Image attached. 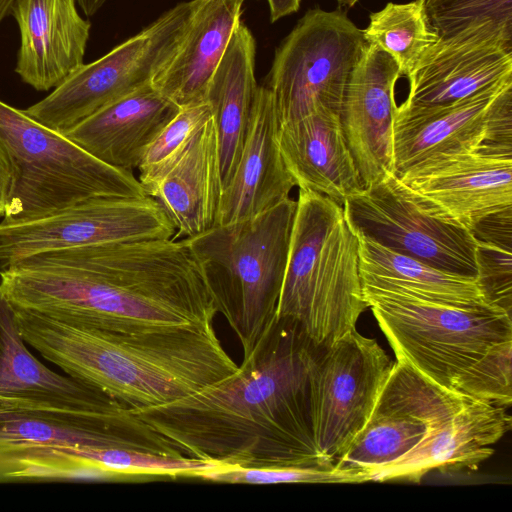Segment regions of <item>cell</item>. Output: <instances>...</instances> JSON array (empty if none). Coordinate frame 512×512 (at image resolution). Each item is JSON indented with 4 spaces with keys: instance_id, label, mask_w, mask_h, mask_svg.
<instances>
[{
    "instance_id": "cell-29",
    "label": "cell",
    "mask_w": 512,
    "mask_h": 512,
    "mask_svg": "<svg viewBox=\"0 0 512 512\" xmlns=\"http://www.w3.org/2000/svg\"><path fill=\"white\" fill-rule=\"evenodd\" d=\"M362 31L369 44H375L393 56L405 77L439 39L429 24L425 0L404 4L390 2L370 14L369 24Z\"/></svg>"
},
{
    "instance_id": "cell-23",
    "label": "cell",
    "mask_w": 512,
    "mask_h": 512,
    "mask_svg": "<svg viewBox=\"0 0 512 512\" xmlns=\"http://www.w3.org/2000/svg\"><path fill=\"white\" fill-rule=\"evenodd\" d=\"M277 141L299 189L314 191L343 206L364 188L338 112L320 107L300 119L282 123Z\"/></svg>"
},
{
    "instance_id": "cell-14",
    "label": "cell",
    "mask_w": 512,
    "mask_h": 512,
    "mask_svg": "<svg viewBox=\"0 0 512 512\" xmlns=\"http://www.w3.org/2000/svg\"><path fill=\"white\" fill-rule=\"evenodd\" d=\"M466 396L436 385L396 360L367 422L334 467L370 481L415 448L430 425Z\"/></svg>"
},
{
    "instance_id": "cell-9",
    "label": "cell",
    "mask_w": 512,
    "mask_h": 512,
    "mask_svg": "<svg viewBox=\"0 0 512 512\" xmlns=\"http://www.w3.org/2000/svg\"><path fill=\"white\" fill-rule=\"evenodd\" d=\"M368 44L344 12L308 10L277 48L265 83L280 124L320 107L340 114L350 75Z\"/></svg>"
},
{
    "instance_id": "cell-24",
    "label": "cell",
    "mask_w": 512,
    "mask_h": 512,
    "mask_svg": "<svg viewBox=\"0 0 512 512\" xmlns=\"http://www.w3.org/2000/svg\"><path fill=\"white\" fill-rule=\"evenodd\" d=\"M179 109L150 84L107 104L65 135L105 164L132 172Z\"/></svg>"
},
{
    "instance_id": "cell-34",
    "label": "cell",
    "mask_w": 512,
    "mask_h": 512,
    "mask_svg": "<svg viewBox=\"0 0 512 512\" xmlns=\"http://www.w3.org/2000/svg\"><path fill=\"white\" fill-rule=\"evenodd\" d=\"M511 355L512 342L497 346L458 378L453 390L509 408L512 402Z\"/></svg>"
},
{
    "instance_id": "cell-35",
    "label": "cell",
    "mask_w": 512,
    "mask_h": 512,
    "mask_svg": "<svg viewBox=\"0 0 512 512\" xmlns=\"http://www.w3.org/2000/svg\"><path fill=\"white\" fill-rule=\"evenodd\" d=\"M301 0H267L271 22L298 11Z\"/></svg>"
},
{
    "instance_id": "cell-26",
    "label": "cell",
    "mask_w": 512,
    "mask_h": 512,
    "mask_svg": "<svg viewBox=\"0 0 512 512\" xmlns=\"http://www.w3.org/2000/svg\"><path fill=\"white\" fill-rule=\"evenodd\" d=\"M111 399L38 360L27 348L14 309L0 291V408H80Z\"/></svg>"
},
{
    "instance_id": "cell-11",
    "label": "cell",
    "mask_w": 512,
    "mask_h": 512,
    "mask_svg": "<svg viewBox=\"0 0 512 512\" xmlns=\"http://www.w3.org/2000/svg\"><path fill=\"white\" fill-rule=\"evenodd\" d=\"M342 208L354 231L380 245L439 270L477 278L472 232L424 211L395 173L364 187Z\"/></svg>"
},
{
    "instance_id": "cell-38",
    "label": "cell",
    "mask_w": 512,
    "mask_h": 512,
    "mask_svg": "<svg viewBox=\"0 0 512 512\" xmlns=\"http://www.w3.org/2000/svg\"><path fill=\"white\" fill-rule=\"evenodd\" d=\"M13 1L14 0H0V23L10 14Z\"/></svg>"
},
{
    "instance_id": "cell-13",
    "label": "cell",
    "mask_w": 512,
    "mask_h": 512,
    "mask_svg": "<svg viewBox=\"0 0 512 512\" xmlns=\"http://www.w3.org/2000/svg\"><path fill=\"white\" fill-rule=\"evenodd\" d=\"M175 232L164 208L148 195L93 197L34 220L0 222V267L42 252L167 239Z\"/></svg>"
},
{
    "instance_id": "cell-4",
    "label": "cell",
    "mask_w": 512,
    "mask_h": 512,
    "mask_svg": "<svg viewBox=\"0 0 512 512\" xmlns=\"http://www.w3.org/2000/svg\"><path fill=\"white\" fill-rule=\"evenodd\" d=\"M277 318L300 325L319 346L355 329L367 304L358 239L342 206L299 189Z\"/></svg>"
},
{
    "instance_id": "cell-25",
    "label": "cell",
    "mask_w": 512,
    "mask_h": 512,
    "mask_svg": "<svg viewBox=\"0 0 512 512\" xmlns=\"http://www.w3.org/2000/svg\"><path fill=\"white\" fill-rule=\"evenodd\" d=\"M245 0H200L188 30L152 85L179 107L205 101L209 82L241 23Z\"/></svg>"
},
{
    "instance_id": "cell-16",
    "label": "cell",
    "mask_w": 512,
    "mask_h": 512,
    "mask_svg": "<svg viewBox=\"0 0 512 512\" xmlns=\"http://www.w3.org/2000/svg\"><path fill=\"white\" fill-rule=\"evenodd\" d=\"M392 138L396 175L462 146L512 143V81L451 104H400L394 114Z\"/></svg>"
},
{
    "instance_id": "cell-3",
    "label": "cell",
    "mask_w": 512,
    "mask_h": 512,
    "mask_svg": "<svg viewBox=\"0 0 512 512\" xmlns=\"http://www.w3.org/2000/svg\"><path fill=\"white\" fill-rule=\"evenodd\" d=\"M14 312L23 339L43 358L132 409L178 400L238 369L213 324L125 332Z\"/></svg>"
},
{
    "instance_id": "cell-27",
    "label": "cell",
    "mask_w": 512,
    "mask_h": 512,
    "mask_svg": "<svg viewBox=\"0 0 512 512\" xmlns=\"http://www.w3.org/2000/svg\"><path fill=\"white\" fill-rule=\"evenodd\" d=\"M255 54L254 37L240 23L205 95L218 135L223 189L239 161L259 88L255 78Z\"/></svg>"
},
{
    "instance_id": "cell-20",
    "label": "cell",
    "mask_w": 512,
    "mask_h": 512,
    "mask_svg": "<svg viewBox=\"0 0 512 512\" xmlns=\"http://www.w3.org/2000/svg\"><path fill=\"white\" fill-rule=\"evenodd\" d=\"M76 0H14L20 31L15 72L37 91L59 86L84 64L91 24Z\"/></svg>"
},
{
    "instance_id": "cell-19",
    "label": "cell",
    "mask_w": 512,
    "mask_h": 512,
    "mask_svg": "<svg viewBox=\"0 0 512 512\" xmlns=\"http://www.w3.org/2000/svg\"><path fill=\"white\" fill-rule=\"evenodd\" d=\"M508 407L467 396L429 427L422 441L398 461L371 476L370 481L419 482L433 469L473 471L488 459L490 447L511 428Z\"/></svg>"
},
{
    "instance_id": "cell-30",
    "label": "cell",
    "mask_w": 512,
    "mask_h": 512,
    "mask_svg": "<svg viewBox=\"0 0 512 512\" xmlns=\"http://www.w3.org/2000/svg\"><path fill=\"white\" fill-rule=\"evenodd\" d=\"M512 213L493 216L472 234L477 241V279L486 300L511 313Z\"/></svg>"
},
{
    "instance_id": "cell-5",
    "label": "cell",
    "mask_w": 512,
    "mask_h": 512,
    "mask_svg": "<svg viewBox=\"0 0 512 512\" xmlns=\"http://www.w3.org/2000/svg\"><path fill=\"white\" fill-rule=\"evenodd\" d=\"M296 205L288 197L251 219L187 238L244 355L276 318Z\"/></svg>"
},
{
    "instance_id": "cell-6",
    "label": "cell",
    "mask_w": 512,
    "mask_h": 512,
    "mask_svg": "<svg viewBox=\"0 0 512 512\" xmlns=\"http://www.w3.org/2000/svg\"><path fill=\"white\" fill-rule=\"evenodd\" d=\"M0 147L10 170L3 223L41 218L93 197L146 195L133 172L105 164L1 100Z\"/></svg>"
},
{
    "instance_id": "cell-21",
    "label": "cell",
    "mask_w": 512,
    "mask_h": 512,
    "mask_svg": "<svg viewBox=\"0 0 512 512\" xmlns=\"http://www.w3.org/2000/svg\"><path fill=\"white\" fill-rule=\"evenodd\" d=\"M271 91L259 86L237 166L223 189L216 225L251 219L290 197L296 186L282 159Z\"/></svg>"
},
{
    "instance_id": "cell-36",
    "label": "cell",
    "mask_w": 512,
    "mask_h": 512,
    "mask_svg": "<svg viewBox=\"0 0 512 512\" xmlns=\"http://www.w3.org/2000/svg\"><path fill=\"white\" fill-rule=\"evenodd\" d=\"M10 170L6 156L0 147V216H3L9 189Z\"/></svg>"
},
{
    "instance_id": "cell-37",
    "label": "cell",
    "mask_w": 512,
    "mask_h": 512,
    "mask_svg": "<svg viewBox=\"0 0 512 512\" xmlns=\"http://www.w3.org/2000/svg\"><path fill=\"white\" fill-rule=\"evenodd\" d=\"M107 0H76L86 16H93Z\"/></svg>"
},
{
    "instance_id": "cell-7",
    "label": "cell",
    "mask_w": 512,
    "mask_h": 512,
    "mask_svg": "<svg viewBox=\"0 0 512 512\" xmlns=\"http://www.w3.org/2000/svg\"><path fill=\"white\" fill-rule=\"evenodd\" d=\"M397 361L446 389L497 346L512 342L511 313L490 303L454 305L363 288Z\"/></svg>"
},
{
    "instance_id": "cell-22",
    "label": "cell",
    "mask_w": 512,
    "mask_h": 512,
    "mask_svg": "<svg viewBox=\"0 0 512 512\" xmlns=\"http://www.w3.org/2000/svg\"><path fill=\"white\" fill-rule=\"evenodd\" d=\"M141 184L164 208L176 230L174 239L192 238L216 226L223 181L213 118L166 168Z\"/></svg>"
},
{
    "instance_id": "cell-17",
    "label": "cell",
    "mask_w": 512,
    "mask_h": 512,
    "mask_svg": "<svg viewBox=\"0 0 512 512\" xmlns=\"http://www.w3.org/2000/svg\"><path fill=\"white\" fill-rule=\"evenodd\" d=\"M401 76L391 54L368 44L348 80L340 120L364 187L394 173L395 85Z\"/></svg>"
},
{
    "instance_id": "cell-15",
    "label": "cell",
    "mask_w": 512,
    "mask_h": 512,
    "mask_svg": "<svg viewBox=\"0 0 512 512\" xmlns=\"http://www.w3.org/2000/svg\"><path fill=\"white\" fill-rule=\"evenodd\" d=\"M36 445L185 456L116 399L81 408H0V449Z\"/></svg>"
},
{
    "instance_id": "cell-10",
    "label": "cell",
    "mask_w": 512,
    "mask_h": 512,
    "mask_svg": "<svg viewBox=\"0 0 512 512\" xmlns=\"http://www.w3.org/2000/svg\"><path fill=\"white\" fill-rule=\"evenodd\" d=\"M431 216L470 232L512 210V143L483 142L433 155L397 175Z\"/></svg>"
},
{
    "instance_id": "cell-1",
    "label": "cell",
    "mask_w": 512,
    "mask_h": 512,
    "mask_svg": "<svg viewBox=\"0 0 512 512\" xmlns=\"http://www.w3.org/2000/svg\"><path fill=\"white\" fill-rule=\"evenodd\" d=\"M322 346L275 318L230 376L178 400L131 411L183 455L224 466H323L311 378Z\"/></svg>"
},
{
    "instance_id": "cell-31",
    "label": "cell",
    "mask_w": 512,
    "mask_h": 512,
    "mask_svg": "<svg viewBox=\"0 0 512 512\" xmlns=\"http://www.w3.org/2000/svg\"><path fill=\"white\" fill-rule=\"evenodd\" d=\"M425 9L440 39L479 30L512 44V0H425Z\"/></svg>"
},
{
    "instance_id": "cell-12",
    "label": "cell",
    "mask_w": 512,
    "mask_h": 512,
    "mask_svg": "<svg viewBox=\"0 0 512 512\" xmlns=\"http://www.w3.org/2000/svg\"><path fill=\"white\" fill-rule=\"evenodd\" d=\"M393 365L375 339L356 329L321 347L311 400L315 443L325 460L334 464L365 425Z\"/></svg>"
},
{
    "instance_id": "cell-32",
    "label": "cell",
    "mask_w": 512,
    "mask_h": 512,
    "mask_svg": "<svg viewBox=\"0 0 512 512\" xmlns=\"http://www.w3.org/2000/svg\"><path fill=\"white\" fill-rule=\"evenodd\" d=\"M211 117L206 101L180 107L147 147L138 167L139 181H147L166 168Z\"/></svg>"
},
{
    "instance_id": "cell-28",
    "label": "cell",
    "mask_w": 512,
    "mask_h": 512,
    "mask_svg": "<svg viewBox=\"0 0 512 512\" xmlns=\"http://www.w3.org/2000/svg\"><path fill=\"white\" fill-rule=\"evenodd\" d=\"M355 233L363 288L395 290L424 300L454 305L489 303L477 278L439 270Z\"/></svg>"
},
{
    "instance_id": "cell-39",
    "label": "cell",
    "mask_w": 512,
    "mask_h": 512,
    "mask_svg": "<svg viewBox=\"0 0 512 512\" xmlns=\"http://www.w3.org/2000/svg\"><path fill=\"white\" fill-rule=\"evenodd\" d=\"M340 6L345 7H352L354 6L359 0H336Z\"/></svg>"
},
{
    "instance_id": "cell-2",
    "label": "cell",
    "mask_w": 512,
    "mask_h": 512,
    "mask_svg": "<svg viewBox=\"0 0 512 512\" xmlns=\"http://www.w3.org/2000/svg\"><path fill=\"white\" fill-rule=\"evenodd\" d=\"M0 291L14 309L125 332L208 326L218 313L187 238L37 253L0 267Z\"/></svg>"
},
{
    "instance_id": "cell-33",
    "label": "cell",
    "mask_w": 512,
    "mask_h": 512,
    "mask_svg": "<svg viewBox=\"0 0 512 512\" xmlns=\"http://www.w3.org/2000/svg\"><path fill=\"white\" fill-rule=\"evenodd\" d=\"M202 479L222 483H362L363 478L336 469L334 466H220Z\"/></svg>"
},
{
    "instance_id": "cell-18",
    "label": "cell",
    "mask_w": 512,
    "mask_h": 512,
    "mask_svg": "<svg viewBox=\"0 0 512 512\" xmlns=\"http://www.w3.org/2000/svg\"><path fill=\"white\" fill-rule=\"evenodd\" d=\"M406 106L451 104L512 81V44L485 31L438 39L407 77Z\"/></svg>"
},
{
    "instance_id": "cell-8",
    "label": "cell",
    "mask_w": 512,
    "mask_h": 512,
    "mask_svg": "<svg viewBox=\"0 0 512 512\" xmlns=\"http://www.w3.org/2000/svg\"><path fill=\"white\" fill-rule=\"evenodd\" d=\"M199 2L176 4L107 54L80 66L25 113L65 135L107 104L152 84L179 48Z\"/></svg>"
}]
</instances>
